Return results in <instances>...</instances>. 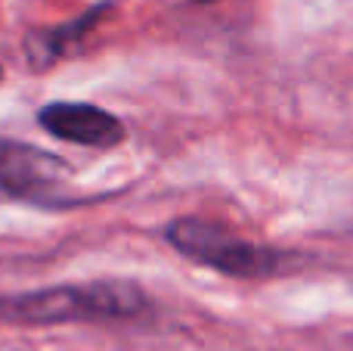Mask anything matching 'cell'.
Here are the masks:
<instances>
[{
	"instance_id": "cell-1",
	"label": "cell",
	"mask_w": 353,
	"mask_h": 351,
	"mask_svg": "<svg viewBox=\"0 0 353 351\" xmlns=\"http://www.w3.org/2000/svg\"><path fill=\"white\" fill-rule=\"evenodd\" d=\"M149 296L130 280H93L74 286L0 296L6 323H65V321H134L146 314Z\"/></svg>"
},
{
	"instance_id": "cell-2",
	"label": "cell",
	"mask_w": 353,
	"mask_h": 351,
	"mask_svg": "<svg viewBox=\"0 0 353 351\" xmlns=\"http://www.w3.org/2000/svg\"><path fill=\"white\" fill-rule=\"evenodd\" d=\"M168 243L183 258L220 271L226 277H270L285 267V255L261 243H248L239 234L201 218H176L165 230Z\"/></svg>"
},
{
	"instance_id": "cell-3",
	"label": "cell",
	"mask_w": 353,
	"mask_h": 351,
	"mask_svg": "<svg viewBox=\"0 0 353 351\" xmlns=\"http://www.w3.org/2000/svg\"><path fill=\"white\" fill-rule=\"evenodd\" d=\"M72 168L53 153L0 137V202H28L43 209L72 205L65 193Z\"/></svg>"
},
{
	"instance_id": "cell-4",
	"label": "cell",
	"mask_w": 353,
	"mask_h": 351,
	"mask_svg": "<svg viewBox=\"0 0 353 351\" xmlns=\"http://www.w3.org/2000/svg\"><path fill=\"white\" fill-rule=\"evenodd\" d=\"M37 122L56 140L78 143L90 149H112L124 140V124L118 115L93 103H47L37 112Z\"/></svg>"
},
{
	"instance_id": "cell-5",
	"label": "cell",
	"mask_w": 353,
	"mask_h": 351,
	"mask_svg": "<svg viewBox=\"0 0 353 351\" xmlns=\"http://www.w3.org/2000/svg\"><path fill=\"white\" fill-rule=\"evenodd\" d=\"M109 12H112V3H99V6H93V10H87L84 16H78V19H72V22L59 25V28L34 31V35H28L25 50H28L31 66H34V68H50L62 53H68V50H72L74 44L87 35V31L97 28L99 19L109 16Z\"/></svg>"
},
{
	"instance_id": "cell-6",
	"label": "cell",
	"mask_w": 353,
	"mask_h": 351,
	"mask_svg": "<svg viewBox=\"0 0 353 351\" xmlns=\"http://www.w3.org/2000/svg\"><path fill=\"white\" fill-rule=\"evenodd\" d=\"M199 3H211V0H199Z\"/></svg>"
}]
</instances>
